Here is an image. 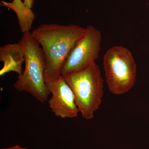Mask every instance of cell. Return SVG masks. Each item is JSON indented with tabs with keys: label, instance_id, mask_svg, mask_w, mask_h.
Returning a JSON list of instances; mask_svg holds the SVG:
<instances>
[{
	"label": "cell",
	"instance_id": "6da1fadb",
	"mask_svg": "<svg viewBox=\"0 0 149 149\" xmlns=\"http://www.w3.org/2000/svg\"><path fill=\"white\" fill-rule=\"evenodd\" d=\"M85 32L86 28L76 24L54 23L41 24L32 31L45 56L44 78L47 87L61 77L68 56Z\"/></svg>",
	"mask_w": 149,
	"mask_h": 149
},
{
	"label": "cell",
	"instance_id": "7a4b0ae2",
	"mask_svg": "<svg viewBox=\"0 0 149 149\" xmlns=\"http://www.w3.org/2000/svg\"><path fill=\"white\" fill-rule=\"evenodd\" d=\"M18 43L24 52L25 68L13 85L19 92H26L40 102L47 101L51 94L44 78L45 56L42 47L32 32L23 34Z\"/></svg>",
	"mask_w": 149,
	"mask_h": 149
},
{
	"label": "cell",
	"instance_id": "3957f363",
	"mask_svg": "<svg viewBox=\"0 0 149 149\" xmlns=\"http://www.w3.org/2000/svg\"><path fill=\"white\" fill-rule=\"evenodd\" d=\"M62 76L73 92L82 117L92 119L103 96L104 80L99 65L94 62L84 69Z\"/></svg>",
	"mask_w": 149,
	"mask_h": 149
},
{
	"label": "cell",
	"instance_id": "277c9868",
	"mask_svg": "<svg viewBox=\"0 0 149 149\" xmlns=\"http://www.w3.org/2000/svg\"><path fill=\"white\" fill-rule=\"evenodd\" d=\"M103 63L111 93L122 95L133 88L136 81L137 65L128 49L121 46L112 47L104 55Z\"/></svg>",
	"mask_w": 149,
	"mask_h": 149
},
{
	"label": "cell",
	"instance_id": "5b68a950",
	"mask_svg": "<svg viewBox=\"0 0 149 149\" xmlns=\"http://www.w3.org/2000/svg\"><path fill=\"white\" fill-rule=\"evenodd\" d=\"M102 39L100 30L92 25L87 26L85 35L68 56L61 75L79 71L95 62L99 57Z\"/></svg>",
	"mask_w": 149,
	"mask_h": 149
},
{
	"label": "cell",
	"instance_id": "8992f818",
	"mask_svg": "<svg viewBox=\"0 0 149 149\" xmlns=\"http://www.w3.org/2000/svg\"><path fill=\"white\" fill-rule=\"evenodd\" d=\"M47 88L52 95L48 103L56 116L62 118L77 116L79 112L75 104L74 94L62 76Z\"/></svg>",
	"mask_w": 149,
	"mask_h": 149
},
{
	"label": "cell",
	"instance_id": "52a82bcc",
	"mask_svg": "<svg viewBox=\"0 0 149 149\" xmlns=\"http://www.w3.org/2000/svg\"><path fill=\"white\" fill-rule=\"evenodd\" d=\"M0 61L3 65L0 71L3 76L13 71L19 74L22 73V63L24 61V52L19 43L8 44L0 47Z\"/></svg>",
	"mask_w": 149,
	"mask_h": 149
},
{
	"label": "cell",
	"instance_id": "ba28073f",
	"mask_svg": "<svg viewBox=\"0 0 149 149\" xmlns=\"http://www.w3.org/2000/svg\"><path fill=\"white\" fill-rule=\"evenodd\" d=\"M1 2V6L11 9L16 13L22 33L30 32L35 17L32 10L27 8L21 0H13L10 3Z\"/></svg>",
	"mask_w": 149,
	"mask_h": 149
},
{
	"label": "cell",
	"instance_id": "9c48e42d",
	"mask_svg": "<svg viewBox=\"0 0 149 149\" xmlns=\"http://www.w3.org/2000/svg\"><path fill=\"white\" fill-rule=\"evenodd\" d=\"M23 3L27 8L31 9L33 7L34 0H24Z\"/></svg>",
	"mask_w": 149,
	"mask_h": 149
},
{
	"label": "cell",
	"instance_id": "30bf717a",
	"mask_svg": "<svg viewBox=\"0 0 149 149\" xmlns=\"http://www.w3.org/2000/svg\"><path fill=\"white\" fill-rule=\"evenodd\" d=\"M1 149H28L26 148H22L19 145L13 146L8 147V148H2Z\"/></svg>",
	"mask_w": 149,
	"mask_h": 149
}]
</instances>
